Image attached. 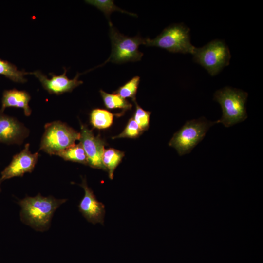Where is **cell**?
I'll return each instance as SVG.
<instances>
[{"mask_svg":"<svg viewBox=\"0 0 263 263\" xmlns=\"http://www.w3.org/2000/svg\"><path fill=\"white\" fill-rule=\"evenodd\" d=\"M66 201L51 196L44 197L40 193L34 197L27 196L18 202L21 220L37 231H45L50 226L55 211Z\"/></svg>","mask_w":263,"mask_h":263,"instance_id":"1","label":"cell"},{"mask_svg":"<svg viewBox=\"0 0 263 263\" xmlns=\"http://www.w3.org/2000/svg\"><path fill=\"white\" fill-rule=\"evenodd\" d=\"M247 96V93L230 87L216 91L214 100L220 104L223 113L217 123H222L227 128L245 120L247 117L245 105Z\"/></svg>","mask_w":263,"mask_h":263,"instance_id":"2","label":"cell"},{"mask_svg":"<svg viewBox=\"0 0 263 263\" xmlns=\"http://www.w3.org/2000/svg\"><path fill=\"white\" fill-rule=\"evenodd\" d=\"M44 129L40 150L50 155H57L80 138V132L60 121L47 123Z\"/></svg>","mask_w":263,"mask_h":263,"instance_id":"3","label":"cell"},{"mask_svg":"<svg viewBox=\"0 0 263 263\" xmlns=\"http://www.w3.org/2000/svg\"><path fill=\"white\" fill-rule=\"evenodd\" d=\"M215 124L216 121H208L204 117L188 120L173 134L169 145L174 148L180 156L189 153L203 139L210 127Z\"/></svg>","mask_w":263,"mask_h":263,"instance_id":"4","label":"cell"},{"mask_svg":"<svg viewBox=\"0 0 263 263\" xmlns=\"http://www.w3.org/2000/svg\"><path fill=\"white\" fill-rule=\"evenodd\" d=\"M109 36L112 43L111 54L105 62L111 61L116 64L139 61L143 54L139 51L141 44L145 45V38L137 36L131 37L120 33L109 21Z\"/></svg>","mask_w":263,"mask_h":263,"instance_id":"5","label":"cell"},{"mask_svg":"<svg viewBox=\"0 0 263 263\" xmlns=\"http://www.w3.org/2000/svg\"><path fill=\"white\" fill-rule=\"evenodd\" d=\"M189 32V28L182 23L171 25L155 38H145V45L158 47L171 53L192 54L195 47L190 42Z\"/></svg>","mask_w":263,"mask_h":263,"instance_id":"6","label":"cell"},{"mask_svg":"<svg viewBox=\"0 0 263 263\" xmlns=\"http://www.w3.org/2000/svg\"><path fill=\"white\" fill-rule=\"evenodd\" d=\"M194 61L214 76L229 63V50L222 40H212L202 47L195 48L192 54Z\"/></svg>","mask_w":263,"mask_h":263,"instance_id":"7","label":"cell"},{"mask_svg":"<svg viewBox=\"0 0 263 263\" xmlns=\"http://www.w3.org/2000/svg\"><path fill=\"white\" fill-rule=\"evenodd\" d=\"M79 140L86 153L88 165L92 168L106 170L102 162L105 142L100 135L95 136L86 125L80 124Z\"/></svg>","mask_w":263,"mask_h":263,"instance_id":"8","label":"cell"},{"mask_svg":"<svg viewBox=\"0 0 263 263\" xmlns=\"http://www.w3.org/2000/svg\"><path fill=\"white\" fill-rule=\"evenodd\" d=\"M30 144H26L24 149L14 155L10 163L1 173L2 181L14 177H21L25 173L31 172L34 170L39 156L38 152L32 153L30 151Z\"/></svg>","mask_w":263,"mask_h":263,"instance_id":"9","label":"cell"},{"mask_svg":"<svg viewBox=\"0 0 263 263\" xmlns=\"http://www.w3.org/2000/svg\"><path fill=\"white\" fill-rule=\"evenodd\" d=\"M67 69L64 68V73L59 75L49 73L51 76L50 79L43 74L39 71L33 72L37 78L38 79L43 88L50 94L56 95L63 93L71 92L75 88L83 83V81L78 80L80 73H77L75 76L72 79L66 76Z\"/></svg>","mask_w":263,"mask_h":263,"instance_id":"10","label":"cell"},{"mask_svg":"<svg viewBox=\"0 0 263 263\" xmlns=\"http://www.w3.org/2000/svg\"><path fill=\"white\" fill-rule=\"evenodd\" d=\"M79 185L84 190V195L78 205L79 211L89 222L103 225L104 205L97 200L93 190L88 186L85 178H82V183Z\"/></svg>","mask_w":263,"mask_h":263,"instance_id":"11","label":"cell"},{"mask_svg":"<svg viewBox=\"0 0 263 263\" xmlns=\"http://www.w3.org/2000/svg\"><path fill=\"white\" fill-rule=\"evenodd\" d=\"M29 134V130L22 123L0 111V143L20 145Z\"/></svg>","mask_w":263,"mask_h":263,"instance_id":"12","label":"cell"},{"mask_svg":"<svg viewBox=\"0 0 263 263\" xmlns=\"http://www.w3.org/2000/svg\"><path fill=\"white\" fill-rule=\"evenodd\" d=\"M31 99L30 94L25 91H20L16 89L5 90L2 94L1 108L3 112L8 107L22 108L25 116H29L31 109L29 105Z\"/></svg>","mask_w":263,"mask_h":263,"instance_id":"13","label":"cell"},{"mask_svg":"<svg viewBox=\"0 0 263 263\" xmlns=\"http://www.w3.org/2000/svg\"><path fill=\"white\" fill-rule=\"evenodd\" d=\"M124 156V152L113 148L105 149L102 156V162L108 172L110 179L113 178L114 170Z\"/></svg>","mask_w":263,"mask_h":263,"instance_id":"14","label":"cell"},{"mask_svg":"<svg viewBox=\"0 0 263 263\" xmlns=\"http://www.w3.org/2000/svg\"><path fill=\"white\" fill-rule=\"evenodd\" d=\"M115 115L106 110L95 108L91 112L90 122L94 128L106 129L112 125L113 116Z\"/></svg>","mask_w":263,"mask_h":263,"instance_id":"15","label":"cell"},{"mask_svg":"<svg viewBox=\"0 0 263 263\" xmlns=\"http://www.w3.org/2000/svg\"><path fill=\"white\" fill-rule=\"evenodd\" d=\"M29 74L33 75V72L19 70L15 65L0 59V75H4L13 82L24 83L27 81L24 75Z\"/></svg>","mask_w":263,"mask_h":263,"instance_id":"16","label":"cell"},{"mask_svg":"<svg viewBox=\"0 0 263 263\" xmlns=\"http://www.w3.org/2000/svg\"><path fill=\"white\" fill-rule=\"evenodd\" d=\"M57 155L66 161L88 165L87 157L80 143L69 147Z\"/></svg>","mask_w":263,"mask_h":263,"instance_id":"17","label":"cell"},{"mask_svg":"<svg viewBox=\"0 0 263 263\" xmlns=\"http://www.w3.org/2000/svg\"><path fill=\"white\" fill-rule=\"evenodd\" d=\"M99 92L104 106L108 109H122L123 113L132 108V105L130 102L116 94L107 93L102 90Z\"/></svg>","mask_w":263,"mask_h":263,"instance_id":"18","label":"cell"},{"mask_svg":"<svg viewBox=\"0 0 263 263\" xmlns=\"http://www.w3.org/2000/svg\"><path fill=\"white\" fill-rule=\"evenodd\" d=\"M140 79L138 76H134L123 85L119 87L113 93L117 94L123 99L131 98L132 101L136 100V94Z\"/></svg>","mask_w":263,"mask_h":263,"instance_id":"19","label":"cell"},{"mask_svg":"<svg viewBox=\"0 0 263 263\" xmlns=\"http://www.w3.org/2000/svg\"><path fill=\"white\" fill-rule=\"evenodd\" d=\"M85 2L96 7L100 10L102 11L109 19H110V15L111 13L116 11H120L121 12L125 13L134 16H136V14L123 11L118 8L114 4L113 0H85Z\"/></svg>","mask_w":263,"mask_h":263,"instance_id":"20","label":"cell"},{"mask_svg":"<svg viewBox=\"0 0 263 263\" xmlns=\"http://www.w3.org/2000/svg\"><path fill=\"white\" fill-rule=\"evenodd\" d=\"M133 101L135 103L136 109L132 117L143 132L147 131L149 127L151 113L143 109L137 104L136 100Z\"/></svg>","mask_w":263,"mask_h":263,"instance_id":"21","label":"cell"},{"mask_svg":"<svg viewBox=\"0 0 263 263\" xmlns=\"http://www.w3.org/2000/svg\"><path fill=\"white\" fill-rule=\"evenodd\" d=\"M143 132L133 118L132 117L129 119L123 132L113 137L112 138L113 139L121 138H136L142 134Z\"/></svg>","mask_w":263,"mask_h":263,"instance_id":"22","label":"cell"},{"mask_svg":"<svg viewBox=\"0 0 263 263\" xmlns=\"http://www.w3.org/2000/svg\"><path fill=\"white\" fill-rule=\"evenodd\" d=\"M2 181V180L1 179V178L0 177V192H1V182Z\"/></svg>","mask_w":263,"mask_h":263,"instance_id":"23","label":"cell"}]
</instances>
